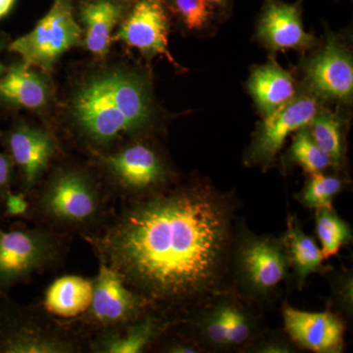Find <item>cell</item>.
<instances>
[{"label":"cell","mask_w":353,"mask_h":353,"mask_svg":"<svg viewBox=\"0 0 353 353\" xmlns=\"http://www.w3.org/2000/svg\"><path fill=\"white\" fill-rule=\"evenodd\" d=\"M6 39L1 38L0 39V53L3 50V48H6ZM4 71H6V67L3 66V64L0 62V77L3 75Z\"/></svg>","instance_id":"d6a6232c"},{"label":"cell","mask_w":353,"mask_h":353,"mask_svg":"<svg viewBox=\"0 0 353 353\" xmlns=\"http://www.w3.org/2000/svg\"><path fill=\"white\" fill-rule=\"evenodd\" d=\"M16 0H0V19L10 12Z\"/></svg>","instance_id":"1f68e13d"},{"label":"cell","mask_w":353,"mask_h":353,"mask_svg":"<svg viewBox=\"0 0 353 353\" xmlns=\"http://www.w3.org/2000/svg\"><path fill=\"white\" fill-rule=\"evenodd\" d=\"M315 228L325 260L338 254L343 245L352 241V228L336 214L334 209L315 210Z\"/></svg>","instance_id":"603a6c76"},{"label":"cell","mask_w":353,"mask_h":353,"mask_svg":"<svg viewBox=\"0 0 353 353\" xmlns=\"http://www.w3.org/2000/svg\"><path fill=\"white\" fill-rule=\"evenodd\" d=\"M4 143L20 176V190L29 196L46 176L57 152L48 132L28 125H18L7 132Z\"/></svg>","instance_id":"8fae6325"},{"label":"cell","mask_w":353,"mask_h":353,"mask_svg":"<svg viewBox=\"0 0 353 353\" xmlns=\"http://www.w3.org/2000/svg\"><path fill=\"white\" fill-rule=\"evenodd\" d=\"M81 28L74 19L71 0H54L50 12L34 30L9 46L28 66L50 72L62 54L80 43Z\"/></svg>","instance_id":"9c48e42d"},{"label":"cell","mask_w":353,"mask_h":353,"mask_svg":"<svg viewBox=\"0 0 353 353\" xmlns=\"http://www.w3.org/2000/svg\"><path fill=\"white\" fill-rule=\"evenodd\" d=\"M27 219L58 233L92 236L105 226L115 211V197L90 173L62 167L41 180L28 196Z\"/></svg>","instance_id":"3957f363"},{"label":"cell","mask_w":353,"mask_h":353,"mask_svg":"<svg viewBox=\"0 0 353 353\" xmlns=\"http://www.w3.org/2000/svg\"><path fill=\"white\" fill-rule=\"evenodd\" d=\"M174 325L164 316L150 310L138 319L90 336L87 343V352H145L153 350L162 334Z\"/></svg>","instance_id":"4fadbf2b"},{"label":"cell","mask_w":353,"mask_h":353,"mask_svg":"<svg viewBox=\"0 0 353 353\" xmlns=\"http://www.w3.org/2000/svg\"><path fill=\"white\" fill-rule=\"evenodd\" d=\"M114 41H123L148 54L163 55L172 64H176L169 50L168 21L159 0H139Z\"/></svg>","instance_id":"5bb4252c"},{"label":"cell","mask_w":353,"mask_h":353,"mask_svg":"<svg viewBox=\"0 0 353 353\" xmlns=\"http://www.w3.org/2000/svg\"><path fill=\"white\" fill-rule=\"evenodd\" d=\"M30 201L27 196L22 192H11L4 201L2 218L24 217L29 212Z\"/></svg>","instance_id":"f546056e"},{"label":"cell","mask_w":353,"mask_h":353,"mask_svg":"<svg viewBox=\"0 0 353 353\" xmlns=\"http://www.w3.org/2000/svg\"><path fill=\"white\" fill-rule=\"evenodd\" d=\"M94 296V280L78 275H64L48 285L41 306L53 317L72 320L83 315Z\"/></svg>","instance_id":"e0dca14e"},{"label":"cell","mask_w":353,"mask_h":353,"mask_svg":"<svg viewBox=\"0 0 353 353\" xmlns=\"http://www.w3.org/2000/svg\"><path fill=\"white\" fill-rule=\"evenodd\" d=\"M122 15L121 6L111 0H94L83 7L85 46L95 57L102 58L108 54L112 41L111 34Z\"/></svg>","instance_id":"44dd1931"},{"label":"cell","mask_w":353,"mask_h":353,"mask_svg":"<svg viewBox=\"0 0 353 353\" xmlns=\"http://www.w3.org/2000/svg\"><path fill=\"white\" fill-rule=\"evenodd\" d=\"M248 87L263 118L296 97L294 79L289 72L276 64L269 63L255 69Z\"/></svg>","instance_id":"d6986e66"},{"label":"cell","mask_w":353,"mask_h":353,"mask_svg":"<svg viewBox=\"0 0 353 353\" xmlns=\"http://www.w3.org/2000/svg\"><path fill=\"white\" fill-rule=\"evenodd\" d=\"M81 352H87V340L68 320L53 317L41 303L0 296V353Z\"/></svg>","instance_id":"5b68a950"},{"label":"cell","mask_w":353,"mask_h":353,"mask_svg":"<svg viewBox=\"0 0 353 353\" xmlns=\"http://www.w3.org/2000/svg\"><path fill=\"white\" fill-rule=\"evenodd\" d=\"M246 352L260 353H292L296 352V345L285 336L273 334L264 336L260 334L245 347Z\"/></svg>","instance_id":"83f0119b"},{"label":"cell","mask_w":353,"mask_h":353,"mask_svg":"<svg viewBox=\"0 0 353 353\" xmlns=\"http://www.w3.org/2000/svg\"><path fill=\"white\" fill-rule=\"evenodd\" d=\"M306 75L316 94L333 101H348L353 92L352 57L338 41L331 39L308 62Z\"/></svg>","instance_id":"9a60e30c"},{"label":"cell","mask_w":353,"mask_h":353,"mask_svg":"<svg viewBox=\"0 0 353 353\" xmlns=\"http://www.w3.org/2000/svg\"><path fill=\"white\" fill-rule=\"evenodd\" d=\"M343 179L336 176L316 173L309 175L303 190L297 194V201L308 209H334L333 201L343 190Z\"/></svg>","instance_id":"d4e9b609"},{"label":"cell","mask_w":353,"mask_h":353,"mask_svg":"<svg viewBox=\"0 0 353 353\" xmlns=\"http://www.w3.org/2000/svg\"><path fill=\"white\" fill-rule=\"evenodd\" d=\"M72 238L50 228L0 226V296L63 263Z\"/></svg>","instance_id":"8992f818"},{"label":"cell","mask_w":353,"mask_h":353,"mask_svg":"<svg viewBox=\"0 0 353 353\" xmlns=\"http://www.w3.org/2000/svg\"><path fill=\"white\" fill-rule=\"evenodd\" d=\"M14 172L15 167L10 157L0 152V219L2 218L6 196L12 192L11 188L14 182Z\"/></svg>","instance_id":"f1b7e54d"},{"label":"cell","mask_w":353,"mask_h":353,"mask_svg":"<svg viewBox=\"0 0 353 353\" xmlns=\"http://www.w3.org/2000/svg\"><path fill=\"white\" fill-rule=\"evenodd\" d=\"M99 160L108 176L106 187L121 202L152 196L171 185L170 171L163 158L148 143H128L116 152L99 155Z\"/></svg>","instance_id":"52a82bcc"},{"label":"cell","mask_w":353,"mask_h":353,"mask_svg":"<svg viewBox=\"0 0 353 353\" xmlns=\"http://www.w3.org/2000/svg\"><path fill=\"white\" fill-rule=\"evenodd\" d=\"M318 112L319 106L314 97L299 95L264 117L246 154V163L270 167L288 137L308 126Z\"/></svg>","instance_id":"30bf717a"},{"label":"cell","mask_w":353,"mask_h":353,"mask_svg":"<svg viewBox=\"0 0 353 353\" xmlns=\"http://www.w3.org/2000/svg\"><path fill=\"white\" fill-rule=\"evenodd\" d=\"M176 12L190 30H199L208 23L210 11L204 0H174Z\"/></svg>","instance_id":"4316f807"},{"label":"cell","mask_w":353,"mask_h":353,"mask_svg":"<svg viewBox=\"0 0 353 353\" xmlns=\"http://www.w3.org/2000/svg\"><path fill=\"white\" fill-rule=\"evenodd\" d=\"M234 217V199L211 185H170L121 202L105 226L83 240L150 310L176 325L232 292Z\"/></svg>","instance_id":"6da1fadb"},{"label":"cell","mask_w":353,"mask_h":353,"mask_svg":"<svg viewBox=\"0 0 353 353\" xmlns=\"http://www.w3.org/2000/svg\"><path fill=\"white\" fill-rule=\"evenodd\" d=\"M290 154L292 161L299 165L309 175L322 173L329 167L333 166L328 155L323 152L311 137L307 126L296 132Z\"/></svg>","instance_id":"484cf974"},{"label":"cell","mask_w":353,"mask_h":353,"mask_svg":"<svg viewBox=\"0 0 353 353\" xmlns=\"http://www.w3.org/2000/svg\"><path fill=\"white\" fill-rule=\"evenodd\" d=\"M48 97L46 79L27 64L14 65L0 79V102L7 105L39 109L48 103Z\"/></svg>","instance_id":"ac0fdd59"},{"label":"cell","mask_w":353,"mask_h":353,"mask_svg":"<svg viewBox=\"0 0 353 353\" xmlns=\"http://www.w3.org/2000/svg\"><path fill=\"white\" fill-rule=\"evenodd\" d=\"M225 320H226L228 348L245 347L260 336L256 318L243 303L240 297L230 292L224 296Z\"/></svg>","instance_id":"7402d4cb"},{"label":"cell","mask_w":353,"mask_h":353,"mask_svg":"<svg viewBox=\"0 0 353 353\" xmlns=\"http://www.w3.org/2000/svg\"><path fill=\"white\" fill-rule=\"evenodd\" d=\"M259 36L273 50H303L313 43L304 31L301 12L296 6L281 0H268L259 26Z\"/></svg>","instance_id":"2e32d148"},{"label":"cell","mask_w":353,"mask_h":353,"mask_svg":"<svg viewBox=\"0 0 353 353\" xmlns=\"http://www.w3.org/2000/svg\"><path fill=\"white\" fill-rule=\"evenodd\" d=\"M307 127L311 137L328 155L333 166L340 167L345 159V143L340 119L333 113L319 111Z\"/></svg>","instance_id":"cb8c5ba5"},{"label":"cell","mask_w":353,"mask_h":353,"mask_svg":"<svg viewBox=\"0 0 353 353\" xmlns=\"http://www.w3.org/2000/svg\"><path fill=\"white\" fill-rule=\"evenodd\" d=\"M283 241L297 288L303 289L309 276L324 270L321 248L311 236L304 233L296 216L289 215Z\"/></svg>","instance_id":"ffe728a7"},{"label":"cell","mask_w":353,"mask_h":353,"mask_svg":"<svg viewBox=\"0 0 353 353\" xmlns=\"http://www.w3.org/2000/svg\"><path fill=\"white\" fill-rule=\"evenodd\" d=\"M71 117L79 139L109 150L145 132L152 122L150 90L141 76L116 70L88 79L74 95Z\"/></svg>","instance_id":"7a4b0ae2"},{"label":"cell","mask_w":353,"mask_h":353,"mask_svg":"<svg viewBox=\"0 0 353 353\" xmlns=\"http://www.w3.org/2000/svg\"><path fill=\"white\" fill-rule=\"evenodd\" d=\"M283 321L296 347L315 353H341L345 347V324L333 311L307 312L285 304Z\"/></svg>","instance_id":"7c38bea8"},{"label":"cell","mask_w":353,"mask_h":353,"mask_svg":"<svg viewBox=\"0 0 353 353\" xmlns=\"http://www.w3.org/2000/svg\"><path fill=\"white\" fill-rule=\"evenodd\" d=\"M208 4H221L224 0H204Z\"/></svg>","instance_id":"836d02e7"},{"label":"cell","mask_w":353,"mask_h":353,"mask_svg":"<svg viewBox=\"0 0 353 353\" xmlns=\"http://www.w3.org/2000/svg\"><path fill=\"white\" fill-rule=\"evenodd\" d=\"M339 279L340 280L338 284L334 285L338 287L336 292H334V296H336L334 301H338L336 303L339 306L350 314V311L352 312V279L348 276V274L345 275V278Z\"/></svg>","instance_id":"4dcf8cb0"},{"label":"cell","mask_w":353,"mask_h":353,"mask_svg":"<svg viewBox=\"0 0 353 353\" xmlns=\"http://www.w3.org/2000/svg\"><path fill=\"white\" fill-rule=\"evenodd\" d=\"M94 280L92 303L83 315L68 320L87 340L105 330L116 328L145 315L150 309L122 278L106 265L99 263Z\"/></svg>","instance_id":"ba28073f"},{"label":"cell","mask_w":353,"mask_h":353,"mask_svg":"<svg viewBox=\"0 0 353 353\" xmlns=\"http://www.w3.org/2000/svg\"><path fill=\"white\" fill-rule=\"evenodd\" d=\"M229 273L232 292L241 301L259 305L271 303L290 274L283 239L260 236L238 222Z\"/></svg>","instance_id":"277c9868"}]
</instances>
